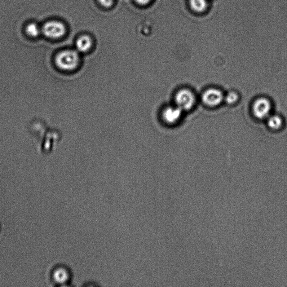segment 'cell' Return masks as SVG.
Wrapping results in <instances>:
<instances>
[{
	"label": "cell",
	"instance_id": "cell-5",
	"mask_svg": "<svg viewBox=\"0 0 287 287\" xmlns=\"http://www.w3.org/2000/svg\"><path fill=\"white\" fill-rule=\"evenodd\" d=\"M224 99L221 91L217 88H210L205 91L202 96L203 102L209 107H217Z\"/></svg>",
	"mask_w": 287,
	"mask_h": 287
},
{
	"label": "cell",
	"instance_id": "cell-2",
	"mask_svg": "<svg viewBox=\"0 0 287 287\" xmlns=\"http://www.w3.org/2000/svg\"><path fill=\"white\" fill-rule=\"evenodd\" d=\"M42 34L46 39L56 41L63 38L66 32L65 25L57 20H48L41 25Z\"/></svg>",
	"mask_w": 287,
	"mask_h": 287
},
{
	"label": "cell",
	"instance_id": "cell-12",
	"mask_svg": "<svg viewBox=\"0 0 287 287\" xmlns=\"http://www.w3.org/2000/svg\"><path fill=\"white\" fill-rule=\"evenodd\" d=\"M238 99V96L236 92H229L227 95L226 98V102L229 104H233L237 102Z\"/></svg>",
	"mask_w": 287,
	"mask_h": 287
},
{
	"label": "cell",
	"instance_id": "cell-1",
	"mask_svg": "<svg viewBox=\"0 0 287 287\" xmlns=\"http://www.w3.org/2000/svg\"><path fill=\"white\" fill-rule=\"evenodd\" d=\"M80 62L78 53L74 50L61 51L55 55L54 64L57 69L63 72H72L76 70Z\"/></svg>",
	"mask_w": 287,
	"mask_h": 287
},
{
	"label": "cell",
	"instance_id": "cell-9",
	"mask_svg": "<svg viewBox=\"0 0 287 287\" xmlns=\"http://www.w3.org/2000/svg\"><path fill=\"white\" fill-rule=\"evenodd\" d=\"M91 46V39L87 35H83V36L81 37L76 42L77 49L81 52H86L89 51Z\"/></svg>",
	"mask_w": 287,
	"mask_h": 287
},
{
	"label": "cell",
	"instance_id": "cell-3",
	"mask_svg": "<svg viewBox=\"0 0 287 287\" xmlns=\"http://www.w3.org/2000/svg\"><path fill=\"white\" fill-rule=\"evenodd\" d=\"M177 107L182 111L191 109L196 103V97L193 93L188 89L181 90L175 96Z\"/></svg>",
	"mask_w": 287,
	"mask_h": 287
},
{
	"label": "cell",
	"instance_id": "cell-11",
	"mask_svg": "<svg viewBox=\"0 0 287 287\" xmlns=\"http://www.w3.org/2000/svg\"><path fill=\"white\" fill-rule=\"evenodd\" d=\"M267 123L271 129L278 130L282 126L283 121L279 116L273 115L269 117Z\"/></svg>",
	"mask_w": 287,
	"mask_h": 287
},
{
	"label": "cell",
	"instance_id": "cell-10",
	"mask_svg": "<svg viewBox=\"0 0 287 287\" xmlns=\"http://www.w3.org/2000/svg\"><path fill=\"white\" fill-rule=\"evenodd\" d=\"M190 5L196 12H204L208 8V0H189Z\"/></svg>",
	"mask_w": 287,
	"mask_h": 287
},
{
	"label": "cell",
	"instance_id": "cell-13",
	"mask_svg": "<svg viewBox=\"0 0 287 287\" xmlns=\"http://www.w3.org/2000/svg\"><path fill=\"white\" fill-rule=\"evenodd\" d=\"M101 5L105 7H110L113 5V0H98Z\"/></svg>",
	"mask_w": 287,
	"mask_h": 287
},
{
	"label": "cell",
	"instance_id": "cell-4",
	"mask_svg": "<svg viewBox=\"0 0 287 287\" xmlns=\"http://www.w3.org/2000/svg\"><path fill=\"white\" fill-rule=\"evenodd\" d=\"M52 274L53 281L58 286L68 285L72 279V273L70 269L63 265L55 267Z\"/></svg>",
	"mask_w": 287,
	"mask_h": 287
},
{
	"label": "cell",
	"instance_id": "cell-7",
	"mask_svg": "<svg viewBox=\"0 0 287 287\" xmlns=\"http://www.w3.org/2000/svg\"><path fill=\"white\" fill-rule=\"evenodd\" d=\"M23 32L26 37L32 40H35L42 35L41 25L34 21H30L25 23Z\"/></svg>",
	"mask_w": 287,
	"mask_h": 287
},
{
	"label": "cell",
	"instance_id": "cell-8",
	"mask_svg": "<svg viewBox=\"0 0 287 287\" xmlns=\"http://www.w3.org/2000/svg\"><path fill=\"white\" fill-rule=\"evenodd\" d=\"M183 111L178 107H169L163 112V118L169 124H174L178 122L182 115Z\"/></svg>",
	"mask_w": 287,
	"mask_h": 287
},
{
	"label": "cell",
	"instance_id": "cell-14",
	"mask_svg": "<svg viewBox=\"0 0 287 287\" xmlns=\"http://www.w3.org/2000/svg\"><path fill=\"white\" fill-rule=\"evenodd\" d=\"M140 5H147L151 0H135Z\"/></svg>",
	"mask_w": 287,
	"mask_h": 287
},
{
	"label": "cell",
	"instance_id": "cell-6",
	"mask_svg": "<svg viewBox=\"0 0 287 287\" xmlns=\"http://www.w3.org/2000/svg\"><path fill=\"white\" fill-rule=\"evenodd\" d=\"M271 104L267 99L260 98L255 101L253 112L255 117L264 119L269 117L271 111Z\"/></svg>",
	"mask_w": 287,
	"mask_h": 287
}]
</instances>
